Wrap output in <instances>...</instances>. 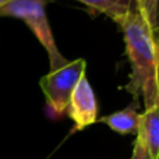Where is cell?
<instances>
[{"instance_id":"obj_1","label":"cell","mask_w":159,"mask_h":159,"mask_svg":"<svg viewBox=\"0 0 159 159\" xmlns=\"http://www.w3.org/2000/svg\"><path fill=\"white\" fill-rule=\"evenodd\" d=\"M120 27L124 34L127 57L131 64V74L126 89L135 101L143 99L145 109H148L158 102L157 69L159 52L154 31L135 7Z\"/></svg>"},{"instance_id":"obj_2","label":"cell","mask_w":159,"mask_h":159,"mask_svg":"<svg viewBox=\"0 0 159 159\" xmlns=\"http://www.w3.org/2000/svg\"><path fill=\"white\" fill-rule=\"evenodd\" d=\"M46 0H11L0 7V17H14L27 24L49 57V71L64 67L69 60L59 52L45 11Z\"/></svg>"},{"instance_id":"obj_3","label":"cell","mask_w":159,"mask_h":159,"mask_svg":"<svg viewBox=\"0 0 159 159\" xmlns=\"http://www.w3.org/2000/svg\"><path fill=\"white\" fill-rule=\"evenodd\" d=\"M85 59H77L69 61L56 71H49L39 80V87L46 99V106L53 117H59L66 113L75 85L80 78L85 75Z\"/></svg>"},{"instance_id":"obj_4","label":"cell","mask_w":159,"mask_h":159,"mask_svg":"<svg viewBox=\"0 0 159 159\" xmlns=\"http://www.w3.org/2000/svg\"><path fill=\"white\" fill-rule=\"evenodd\" d=\"M66 113L74 121V130H84L98 121V102L87 75H82L75 85Z\"/></svg>"},{"instance_id":"obj_5","label":"cell","mask_w":159,"mask_h":159,"mask_svg":"<svg viewBox=\"0 0 159 159\" xmlns=\"http://www.w3.org/2000/svg\"><path fill=\"white\" fill-rule=\"evenodd\" d=\"M137 137L143 140L151 159H159V106L158 103L140 115V127Z\"/></svg>"},{"instance_id":"obj_6","label":"cell","mask_w":159,"mask_h":159,"mask_svg":"<svg viewBox=\"0 0 159 159\" xmlns=\"http://www.w3.org/2000/svg\"><path fill=\"white\" fill-rule=\"evenodd\" d=\"M140 115L137 112V106L135 105H130V106L124 107V109L115 112L109 116H105L101 120L106 126H109L113 131L119 133L121 135L126 134H135L138 133V127H140Z\"/></svg>"},{"instance_id":"obj_7","label":"cell","mask_w":159,"mask_h":159,"mask_svg":"<svg viewBox=\"0 0 159 159\" xmlns=\"http://www.w3.org/2000/svg\"><path fill=\"white\" fill-rule=\"evenodd\" d=\"M96 13L106 14L119 25L134 8V0H77Z\"/></svg>"},{"instance_id":"obj_8","label":"cell","mask_w":159,"mask_h":159,"mask_svg":"<svg viewBox=\"0 0 159 159\" xmlns=\"http://www.w3.org/2000/svg\"><path fill=\"white\" fill-rule=\"evenodd\" d=\"M157 3L158 0H134V7L143 16L147 24L155 31V16H157Z\"/></svg>"},{"instance_id":"obj_9","label":"cell","mask_w":159,"mask_h":159,"mask_svg":"<svg viewBox=\"0 0 159 159\" xmlns=\"http://www.w3.org/2000/svg\"><path fill=\"white\" fill-rule=\"evenodd\" d=\"M131 159H151V155H149L145 144L143 143V140H141L140 137H137L134 141V148H133Z\"/></svg>"},{"instance_id":"obj_10","label":"cell","mask_w":159,"mask_h":159,"mask_svg":"<svg viewBox=\"0 0 159 159\" xmlns=\"http://www.w3.org/2000/svg\"><path fill=\"white\" fill-rule=\"evenodd\" d=\"M159 30V0L157 3V16H155V31L154 32H157Z\"/></svg>"},{"instance_id":"obj_11","label":"cell","mask_w":159,"mask_h":159,"mask_svg":"<svg viewBox=\"0 0 159 159\" xmlns=\"http://www.w3.org/2000/svg\"><path fill=\"white\" fill-rule=\"evenodd\" d=\"M157 92H158V106H159V57H158V69H157Z\"/></svg>"},{"instance_id":"obj_12","label":"cell","mask_w":159,"mask_h":159,"mask_svg":"<svg viewBox=\"0 0 159 159\" xmlns=\"http://www.w3.org/2000/svg\"><path fill=\"white\" fill-rule=\"evenodd\" d=\"M154 36H155V42H157V48H158V52H159V30L157 32H154Z\"/></svg>"},{"instance_id":"obj_13","label":"cell","mask_w":159,"mask_h":159,"mask_svg":"<svg viewBox=\"0 0 159 159\" xmlns=\"http://www.w3.org/2000/svg\"><path fill=\"white\" fill-rule=\"evenodd\" d=\"M8 2H11V0H0V7H2L3 4H6V3H8Z\"/></svg>"}]
</instances>
